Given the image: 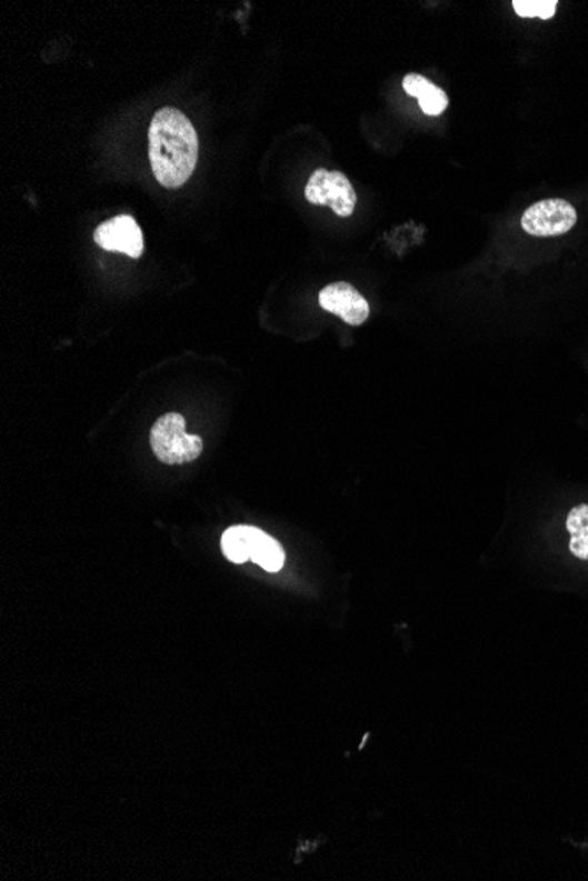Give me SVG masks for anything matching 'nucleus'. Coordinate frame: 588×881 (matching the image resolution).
Wrapping results in <instances>:
<instances>
[{
	"instance_id": "1",
	"label": "nucleus",
	"mask_w": 588,
	"mask_h": 881,
	"mask_svg": "<svg viewBox=\"0 0 588 881\" xmlns=\"http://www.w3.org/2000/svg\"><path fill=\"white\" fill-rule=\"evenodd\" d=\"M198 134L177 108H161L149 129V157L157 182L177 189L191 178L198 162Z\"/></svg>"
},
{
	"instance_id": "2",
	"label": "nucleus",
	"mask_w": 588,
	"mask_h": 881,
	"mask_svg": "<svg viewBox=\"0 0 588 881\" xmlns=\"http://www.w3.org/2000/svg\"><path fill=\"white\" fill-rule=\"evenodd\" d=\"M150 445L157 460L166 464L191 463L203 452V440L187 434L186 419L180 413H166L157 419L150 431Z\"/></svg>"
},
{
	"instance_id": "3",
	"label": "nucleus",
	"mask_w": 588,
	"mask_h": 881,
	"mask_svg": "<svg viewBox=\"0 0 588 881\" xmlns=\"http://www.w3.org/2000/svg\"><path fill=\"white\" fill-rule=\"evenodd\" d=\"M306 198L310 204L330 207L339 217H351L358 201L349 178L340 171L328 169H318L310 177Z\"/></svg>"
},
{
	"instance_id": "4",
	"label": "nucleus",
	"mask_w": 588,
	"mask_h": 881,
	"mask_svg": "<svg viewBox=\"0 0 588 881\" xmlns=\"http://www.w3.org/2000/svg\"><path fill=\"white\" fill-rule=\"evenodd\" d=\"M578 222V213L566 199H545L525 210L521 228L530 237H560L571 231Z\"/></svg>"
},
{
	"instance_id": "5",
	"label": "nucleus",
	"mask_w": 588,
	"mask_h": 881,
	"mask_svg": "<svg viewBox=\"0 0 588 881\" xmlns=\"http://www.w3.org/2000/svg\"><path fill=\"white\" fill-rule=\"evenodd\" d=\"M93 240L104 250L122 252L132 259H138L143 253V232L129 216L113 217L102 222L93 232Z\"/></svg>"
},
{
	"instance_id": "6",
	"label": "nucleus",
	"mask_w": 588,
	"mask_h": 881,
	"mask_svg": "<svg viewBox=\"0 0 588 881\" xmlns=\"http://www.w3.org/2000/svg\"><path fill=\"white\" fill-rule=\"evenodd\" d=\"M319 304L339 316L349 326H361L370 316V307L360 292L348 282L330 283L319 292Z\"/></svg>"
},
{
	"instance_id": "7",
	"label": "nucleus",
	"mask_w": 588,
	"mask_h": 881,
	"mask_svg": "<svg viewBox=\"0 0 588 881\" xmlns=\"http://www.w3.org/2000/svg\"><path fill=\"white\" fill-rule=\"evenodd\" d=\"M403 90H406L411 98L418 99L419 108L423 110L428 117H437L442 114L448 108L449 101L445 90L433 84L432 81L427 80L419 74H407L403 78Z\"/></svg>"
},
{
	"instance_id": "8",
	"label": "nucleus",
	"mask_w": 588,
	"mask_h": 881,
	"mask_svg": "<svg viewBox=\"0 0 588 881\" xmlns=\"http://www.w3.org/2000/svg\"><path fill=\"white\" fill-rule=\"evenodd\" d=\"M249 551L250 560L267 572H279L286 561L282 545L259 528L250 527Z\"/></svg>"
},
{
	"instance_id": "9",
	"label": "nucleus",
	"mask_w": 588,
	"mask_h": 881,
	"mask_svg": "<svg viewBox=\"0 0 588 881\" xmlns=\"http://www.w3.org/2000/svg\"><path fill=\"white\" fill-rule=\"evenodd\" d=\"M567 530L571 533V542L569 549L576 558L580 560H588V505L575 507L569 515H567Z\"/></svg>"
},
{
	"instance_id": "10",
	"label": "nucleus",
	"mask_w": 588,
	"mask_h": 881,
	"mask_svg": "<svg viewBox=\"0 0 588 881\" xmlns=\"http://www.w3.org/2000/svg\"><path fill=\"white\" fill-rule=\"evenodd\" d=\"M250 527L229 528L222 535V551L226 558L233 563H246L250 560L249 551Z\"/></svg>"
},
{
	"instance_id": "11",
	"label": "nucleus",
	"mask_w": 588,
	"mask_h": 881,
	"mask_svg": "<svg viewBox=\"0 0 588 881\" xmlns=\"http://www.w3.org/2000/svg\"><path fill=\"white\" fill-rule=\"evenodd\" d=\"M557 0H515L512 8L521 18H541L550 20L557 13Z\"/></svg>"
}]
</instances>
